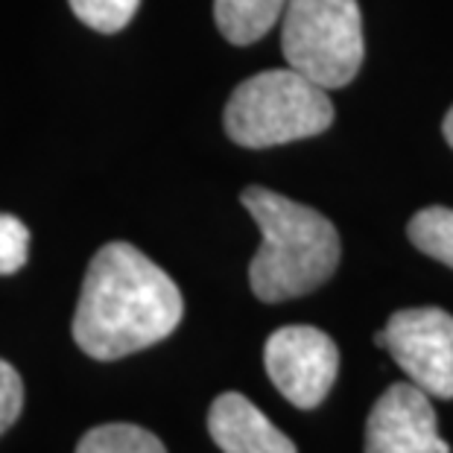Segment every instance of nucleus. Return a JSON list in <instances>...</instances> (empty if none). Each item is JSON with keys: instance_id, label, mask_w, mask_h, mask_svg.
I'll list each match as a JSON object with an SVG mask.
<instances>
[{"instance_id": "f257e3e1", "label": "nucleus", "mask_w": 453, "mask_h": 453, "mask_svg": "<svg viewBox=\"0 0 453 453\" xmlns=\"http://www.w3.org/2000/svg\"><path fill=\"white\" fill-rule=\"evenodd\" d=\"M185 302L176 281L132 243L91 257L73 313V340L94 360H120L176 331Z\"/></svg>"}, {"instance_id": "7ed1b4c3", "label": "nucleus", "mask_w": 453, "mask_h": 453, "mask_svg": "<svg viewBox=\"0 0 453 453\" xmlns=\"http://www.w3.org/2000/svg\"><path fill=\"white\" fill-rule=\"evenodd\" d=\"M334 123L327 88L307 80L296 67L266 71L240 82L226 105L228 138L249 150L322 134Z\"/></svg>"}, {"instance_id": "423d86ee", "label": "nucleus", "mask_w": 453, "mask_h": 453, "mask_svg": "<svg viewBox=\"0 0 453 453\" xmlns=\"http://www.w3.org/2000/svg\"><path fill=\"white\" fill-rule=\"evenodd\" d=\"M269 380L298 410H313L325 401L340 372V349L313 325H287L264 345Z\"/></svg>"}, {"instance_id": "9d476101", "label": "nucleus", "mask_w": 453, "mask_h": 453, "mask_svg": "<svg viewBox=\"0 0 453 453\" xmlns=\"http://www.w3.org/2000/svg\"><path fill=\"white\" fill-rule=\"evenodd\" d=\"M76 453H167V448L138 424H100L80 439Z\"/></svg>"}, {"instance_id": "f03ea898", "label": "nucleus", "mask_w": 453, "mask_h": 453, "mask_svg": "<svg viewBox=\"0 0 453 453\" xmlns=\"http://www.w3.org/2000/svg\"><path fill=\"white\" fill-rule=\"evenodd\" d=\"M240 199L260 228V249L249 264V284L260 302L307 296L336 273L340 234L319 211L257 185Z\"/></svg>"}, {"instance_id": "39448f33", "label": "nucleus", "mask_w": 453, "mask_h": 453, "mask_svg": "<svg viewBox=\"0 0 453 453\" xmlns=\"http://www.w3.org/2000/svg\"><path fill=\"white\" fill-rule=\"evenodd\" d=\"M430 398H453V316L441 307L398 311L374 336Z\"/></svg>"}, {"instance_id": "6e6552de", "label": "nucleus", "mask_w": 453, "mask_h": 453, "mask_svg": "<svg viewBox=\"0 0 453 453\" xmlns=\"http://www.w3.org/2000/svg\"><path fill=\"white\" fill-rule=\"evenodd\" d=\"M208 433L223 453H296L290 436L240 392H223L208 410Z\"/></svg>"}, {"instance_id": "ddd939ff", "label": "nucleus", "mask_w": 453, "mask_h": 453, "mask_svg": "<svg viewBox=\"0 0 453 453\" xmlns=\"http://www.w3.org/2000/svg\"><path fill=\"white\" fill-rule=\"evenodd\" d=\"M30 255V228L12 214H0V275H12Z\"/></svg>"}, {"instance_id": "1a4fd4ad", "label": "nucleus", "mask_w": 453, "mask_h": 453, "mask_svg": "<svg viewBox=\"0 0 453 453\" xmlns=\"http://www.w3.org/2000/svg\"><path fill=\"white\" fill-rule=\"evenodd\" d=\"M290 0H214V21L231 44H255L284 18Z\"/></svg>"}, {"instance_id": "f8f14e48", "label": "nucleus", "mask_w": 453, "mask_h": 453, "mask_svg": "<svg viewBox=\"0 0 453 453\" xmlns=\"http://www.w3.org/2000/svg\"><path fill=\"white\" fill-rule=\"evenodd\" d=\"M67 4L85 27L97 33H118L134 18L141 0H67Z\"/></svg>"}, {"instance_id": "20e7f679", "label": "nucleus", "mask_w": 453, "mask_h": 453, "mask_svg": "<svg viewBox=\"0 0 453 453\" xmlns=\"http://www.w3.org/2000/svg\"><path fill=\"white\" fill-rule=\"evenodd\" d=\"M284 59L307 80L334 91L363 65V18L357 0H290L281 18Z\"/></svg>"}, {"instance_id": "0eeeda50", "label": "nucleus", "mask_w": 453, "mask_h": 453, "mask_svg": "<svg viewBox=\"0 0 453 453\" xmlns=\"http://www.w3.org/2000/svg\"><path fill=\"white\" fill-rule=\"evenodd\" d=\"M365 453H450L430 395L416 383H395L383 392L365 424Z\"/></svg>"}, {"instance_id": "9b49d317", "label": "nucleus", "mask_w": 453, "mask_h": 453, "mask_svg": "<svg viewBox=\"0 0 453 453\" xmlns=\"http://www.w3.org/2000/svg\"><path fill=\"white\" fill-rule=\"evenodd\" d=\"M407 234L424 255L453 269V208L430 205L410 219Z\"/></svg>"}, {"instance_id": "4468645a", "label": "nucleus", "mask_w": 453, "mask_h": 453, "mask_svg": "<svg viewBox=\"0 0 453 453\" xmlns=\"http://www.w3.org/2000/svg\"><path fill=\"white\" fill-rule=\"evenodd\" d=\"M24 410V380L12 363L0 360V436L12 427Z\"/></svg>"}, {"instance_id": "2eb2a0df", "label": "nucleus", "mask_w": 453, "mask_h": 453, "mask_svg": "<svg viewBox=\"0 0 453 453\" xmlns=\"http://www.w3.org/2000/svg\"><path fill=\"white\" fill-rule=\"evenodd\" d=\"M441 132H445V141L453 147V109L445 114V123H441Z\"/></svg>"}]
</instances>
